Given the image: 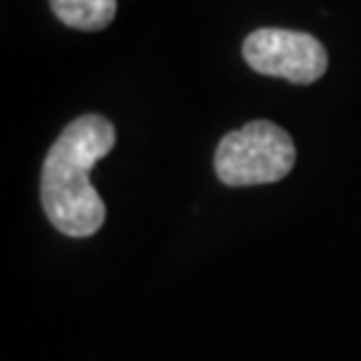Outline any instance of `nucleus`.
I'll return each mask as SVG.
<instances>
[{
  "mask_svg": "<svg viewBox=\"0 0 361 361\" xmlns=\"http://www.w3.org/2000/svg\"><path fill=\"white\" fill-rule=\"evenodd\" d=\"M295 142L271 121H252L225 134L214 153V171L225 185H271L284 180L295 166Z\"/></svg>",
  "mask_w": 361,
  "mask_h": 361,
  "instance_id": "f03ea898",
  "label": "nucleus"
},
{
  "mask_svg": "<svg viewBox=\"0 0 361 361\" xmlns=\"http://www.w3.org/2000/svg\"><path fill=\"white\" fill-rule=\"evenodd\" d=\"M51 8L59 22L83 32H97L113 22L116 0H51Z\"/></svg>",
  "mask_w": 361,
  "mask_h": 361,
  "instance_id": "20e7f679",
  "label": "nucleus"
},
{
  "mask_svg": "<svg viewBox=\"0 0 361 361\" xmlns=\"http://www.w3.org/2000/svg\"><path fill=\"white\" fill-rule=\"evenodd\" d=\"M113 145L116 129L102 116L75 118L56 137L40 171V201L56 231L86 238L102 228L104 204L89 174Z\"/></svg>",
  "mask_w": 361,
  "mask_h": 361,
  "instance_id": "f257e3e1",
  "label": "nucleus"
},
{
  "mask_svg": "<svg viewBox=\"0 0 361 361\" xmlns=\"http://www.w3.org/2000/svg\"><path fill=\"white\" fill-rule=\"evenodd\" d=\"M244 59L259 75L289 83H316L326 73V51L308 32L262 27L244 40Z\"/></svg>",
  "mask_w": 361,
  "mask_h": 361,
  "instance_id": "7ed1b4c3",
  "label": "nucleus"
}]
</instances>
